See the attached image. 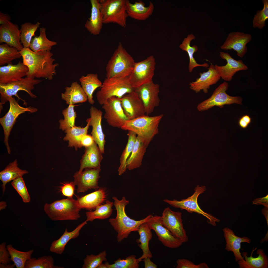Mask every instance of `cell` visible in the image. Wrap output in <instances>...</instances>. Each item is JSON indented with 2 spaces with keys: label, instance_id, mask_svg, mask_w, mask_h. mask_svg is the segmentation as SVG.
Wrapping results in <instances>:
<instances>
[{
  "label": "cell",
  "instance_id": "cell-45",
  "mask_svg": "<svg viewBox=\"0 0 268 268\" xmlns=\"http://www.w3.org/2000/svg\"><path fill=\"white\" fill-rule=\"evenodd\" d=\"M63 267L55 266L54 260L51 256H44L37 259L31 258L27 260L25 268H62Z\"/></svg>",
  "mask_w": 268,
  "mask_h": 268
},
{
  "label": "cell",
  "instance_id": "cell-44",
  "mask_svg": "<svg viewBox=\"0 0 268 268\" xmlns=\"http://www.w3.org/2000/svg\"><path fill=\"white\" fill-rule=\"evenodd\" d=\"M40 23L38 22L35 24L30 22L25 23L21 26V42L24 47H30L32 37L39 27Z\"/></svg>",
  "mask_w": 268,
  "mask_h": 268
},
{
  "label": "cell",
  "instance_id": "cell-63",
  "mask_svg": "<svg viewBox=\"0 0 268 268\" xmlns=\"http://www.w3.org/2000/svg\"><path fill=\"white\" fill-rule=\"evenodd\" d=\"M98 268H107V267L104 264L102 263L100 265Z\"/></svg>",
  "mask_w": 268,
  "mask_h": 268
},
{
  "label": "cell",
  "instance_id": "cell-21",
  "mask_svg": "<svg viewBox=\"0 0 268 268\" xmlns=\"http://www.w3.org/2000/svg\"><path fill=\"white\" fill-rule=\"evenodd\" d=\"M209 67L207 71L200 72L199 78H197L195 81L190 83L191 89L197 93L202 90L204 93H207L210 86L219 81L221 77L214 65L211 64Z\"/></svg>",
  "mask_w": 268,
  "mask_h": 268
},
{
  "label": "cell",
  "instance_id": "cell-36",
  "mask_svg": "<svg viewBox=\"0 0 268 268\" xmlns=\"http://www.w3.org/2000/svg\"><path fill=\"white\" fill-rule=\"evenodd\" d=\"M151 230L149 227L147 222L142 224L139 226L137 232L140 238L137 239L136 242L138 243V245L142 250L143 254L138 259L139 262L142 261L144 258L149 257L151 258L152 255L149 248V242L152 238Z\"/></svg>",
  "mask_w": 268,
  "mask_h": 268
},
{
  "label": "cell",
  "instance_id": "cell-24",
  "mask_svg": "<svg viewBox=\"0 0 268 268\" xmlns=\"http://www.w3.org/2000/svg\"><path fill=\"white\" fill-rule=\"evenodd\" d=\"M28 67L19 61L16 64L12 63L0 67V84H7L20 80L26 76Z\"/></svg>",
  "mask_w": 268,
  "mask_h": 268
},
{
  "label": "cell",
  "instance_id": "cell-43",
  "mask_svg": "<svg viewBox=\"0 0 268 268\" xmlns=\"http://www.w3.org/2000/svg\"><path fill=\"white\" fill-rule=\"evenodd\" d=\"M22 57L20 51L6 43L0 45V66L12 63L14 60Z\"/></svg>",
  "mask_w": 268,
  "mask_h": 268
},
{
  "label": "cell",
  "instance_id": "cell-59",
  "mask_svg": "<svg viewBox=\"0 0 268 268\" xmlns=\"http://www.w3.org/2000/svg\"><path fill=\"white\" fill-rule=\"evenodd\" d=\"M268 207H265L262 210V213L265 218L268 226Z\"/></svg>",
  "mask_w": 268,
  "mask_h": 268
},
{
  "label": "cell",
  "instance_id": "cell-48",
  "mask_svg": "<svg viewBox=\"0 0 268 268\" xmlns=\"http://www.w3.org/2000/svg\"><path fill=\"white\" fill-rule=\"evenodd\" d=\"M106 253L105 250L95 255H87L84 260L82 268H98L104 261H106Z\"/></svg>",
  "mask_w": 268,
  "mask_h": 268
},
{
  "label": "cell",
  "instance_id": "cell-37",
  "mask_svg": "<svg viewBox=\"0 0 268 268\" xmlns=\"http://www.w3.org/2000/svg\"><path fill=\"white\" fill-rule=\"evenodd\" d=\"M79 80L81 87L87 96L89 102L93 104L95 102L93 99V93L97 88L101 87L102 84L98 74L89 73L85 76H82Z\"/></svg>",
  "mask_w": 268,
  "mask_h": 268
},
{
  "label": "cell",
  "instance_id": "cell-19",
  "mask_svg": "<svg viewBox=\"0 0 268 268\" xmlns=\"http://www.w3.org/2000/svg\"><path fill=\"white\" fill-rule=\"evenodd\" d=\"M252 38L251 35L239 31L231 32L221 48L224 50L233 49L238 56L242 58L247 52L246 45L251 41Z\"/></svg>",
  "mask_w": 268,
  "mask_h": 268
},
{
  "label": "cell",
  "instance_id": "cell-17",
  "mask_svg": "<svg viewBox=\"0 0 268 268\" xmlns=\"http://www.w3.org/2000/svg\"><path fill=\"white\" fill-rule=\"evenodd\" d=\"M147 223L151 229L155 231L159 240L166 247L171 248H176L183 244V243L174 237L162 225L161 216L152 215Z\"/></svg>",
  "mask_w": 268,
  "mask_h": 268
},
{
  "label": "cell",
  "instance_id": "cell-39",
  "mask_svg": "<svg viewBox=\"0 0 268 268\" xmlns=\"http://www.w3.org/2000/svg\"><path fill=\"white\" fill-rule=\"evenodd\" d=\"M46 28L41 27L39 29V36L32 39L30 48L35 52L44 51H50L52 46L57 45V42L49 40L46 33Z\"/></svg>",
  "mask_w": 268,
  "mask_h": 268
},
{
  "label": "cell",
  "instance_id": "cell-51",
  "mask_svg": "<svg viewBox=\"0 0 268 268\" xmlns=\"http://www.w3.org/2000/svg\"><path fill=\"white\" fill-rule=\"evenodd\" d=\"M176 268H208V265L205 263H203L198 265L188 260L182 259H178L176 261Z\"/></svg>",
  "mask_w": 268,
  "mask_h": 268
},
{
  "label": "cell",
  "instance_id": "cell-54",
  "mask_svg": "<svg viewBox=\"0 0 268 268\" xmlns=\"http://www.w3.org/2000/svg\"><path fill=\"white\" fill-rule=\"evenodd\" d=\"M94 139L91 135L87 134L84 135L81 140V144L82 147H85L91 145L94 142Z\"/></svg>",
  "mask_w": 268,
  "mask_h": 268
},
{
  "label": "cell",
  "instance_id": "cell-42",
  "mask_svg": "<svg viewBox=\"0 0 268 268\" xmlns=\"http://www.w3.org/2000/svg\"><path fill=\"white\" fill-rule=\"evenodd\" d=\"M128 142L120 158V165L118 170L120 175L124 173L127 169V161L132 152L137 136L135 133L130 131H128Z\"/></svg>",
  "mask_w": 268,
  "mask_h": 268
},
{
  "label": "cell",
  "instance_id": "cell-47",
  "mask_svg": "<svg viewBox=\"0 0 268 268\" xmlns=\"http://www.w3.org/2000/svg\"><path fill=\"white\" fill-rule=\"evenodd\" d=\"M139 262L135 255H132L125 259L119 258L114 261L113 264H110L108 262H106L105 264L107 268H138L139 266Z\"/></svg>",
  "mask_w": 268,
  "mask_h": 268
},
{
  "label": "cell",
  "instance_id": "cell-32",
  "mask_svg": "<svg viewBox=\"0 0 268 268\" xmlns=\"http://www.w3.org/2000/svg\"><path fill=\"white\" fill-rule=\"evenodd\" d=\"M61 97L69 105L84 102L88 100L87 96L82 87L76 82L72 83L70 87H66Z\"/></svg>",
  "mask_w": 268,
  "mask_h": 268
},
{
  "label": "cell",
  "instance_id": "cell-40",
  "mask_svg": "<svg viewBox=\"0 0 268 268\" xmlns=\"http://www.w3.org/2000/svg\"><path fill=\"white\" fill-rule=\"evenodd\" d=\"M113 205V202L107 200L105 203L98 206L94 211L86 212V220L92 222L96 219L103 220L108 218L112 214Z\"/></svg>",
  "mask_w": 268,
  "mask_h": 268
},
{
  "label": "cell",
  "instance_id": "cell-23",
  "mask_svg": "<svg viewBox=\"0 0 268 268\" xmlns=\"http://www.w3.org/2000/svg\"><path fill=\"white\" fill-rule=\"evenodd\" d=\"M20 34L18 25L9 21L0 26V43H4L20 51L24 47L21 42Z\"/></svg>",
  "mask_w": 268,
  "mask_h": 268
},
{
  "label": "cell",
  "instance_id": "cell-28",
  "mask_svg": "<svg viewBox=\"0 0 268 268\" xmlns=\"http://www.w3.org/2000/svg\"><path fill=\"white\" fill-rule=\"evenodd\" d=\"M91 5V16L86 21L85 27L90 33L94 35L100 33L103 24L99 0H90Z\"/></svg>",
  "mask_w": 268,
  "mask_h": 268
},
{
  "label": "cell",
  "instance_id": "cell-22",
  "mask_svg": "<svg viewBox=\"0 0 268 268\" xmlns=\"http://www.w3.org/2000/svg\"><path fill=\"white\" fill-rule=\"evenodd\" d=\"M90 117L88 118L89 126L92 127L91 133L95 142L98 145L102 153H104L105 143V135L101 126L102 112L100 110L92 106L90 109Z\"/></svg>",
  "mask_w": 268,
  "mask_h": 268
},
{
  "label": "cell",
  "instance_id": "cell-58",
  "mask_svg": "<svg viewBox=\"0 0 268 268\" xmlns=\"http://www.w3.org/2000/svg\"><path fill=\"white\" fill-rule=\"evenodd\" d=\"M238 124L240 127L243 129H246L249 125L241 117L239 119Z\"/></svg>",
  "mask_w": 268,
  "mask_h": 268
},
{
  "label": "cell",
  "instance_id": "cell-3",
  "mask_svg": "<svg viewBox=\"0 0 268 268\" xmlns=\"http://www.w3.org/2000/svg\"><path fill=\"white\" fill-rule=\"evenodd\" d=\"M164 115L151 116L145 114L126 121L120 128L130 131L142 138L147 147L154 136L159 132V126Z\"/></svg>",
  "mask_w": 268,
  "mask_h": 268
},
{
  "label": "cell",
  "instance_id": "cell-27",
  "mask_svg": "<svg viewBox=\"0 0 268 268\" xmlns=\"http://www.w3.org/2000/svg\"><path fill=\"white\" fill-rule=\"evenodd\" d=\"M126 10L128 16L136 20L143 21L148 18L153 14L154 9L153 3L149 1L148 6L142 0L132 3L126 0Z\"/></svg>",
  "mask_w": 268,
  "mask_h": 268
},
{
  "label": "cell",
  "instance_id": "cell-61",
  "mask_svg": "<svg viewBox=\"0 0 268 268\" xmlns=\"http://www.w3.org/2000/svg\"><path fill=\"white\" fill-rule=\"evenodd\" d=\"M241 118L249 125L251 122V118L248 115H245L241 117Z\"/></svg>",
  "mask_w": 268,
  "mask_h": 268
},
{
  "label": "cell",
  "instance_id": "cell-16",
  "mask_svg": "<svg viewBox=\"0 0 268 268\" xmlns=\"http://www.w3.org/2000/svg\"><path fill=\"white\" fill-rule=\"evenodd\" d=\"M100 168L95 169L86 168L79 173L75 172L73 176L74 182L77 186L78 193H84L89 190L97 189L99 188L98 181L100 178Z\"/></svg>",
  "mask_w": 268,
  "mask_h": 268
},
{
  "label": "cell",
  "instance_id": "cell-15",
  "mask_svg": "<svg viewBox=\"0 0 268 268\" xmlns=\"http://www.w3.org/2000/svg\"><path fill=\"white\" fill-rule=\"evenodd\" d=\"M143 103L145 114H151L159 104L160 86L153 80L135 89Z\"/></svg>",
  "mask_w": 268,
  "mask_h": 268
},
{
  "label": "cell",
  "instance_id": "cell-18",
  "mask_svg": "<svg viewBox=\"0 0 268 268\" xmlns=\"http://www.w3.org/2000/svg\"><path fill=\"white\" fill-rule=\"evenodd\" d=\"M120 100L124 112L128 120L145 114L142 102L135 90L125 95Z\"/></svg>",
  "mask_w": 268,
  "mask_h": 268
},
{
  "label": "cell",
  "instance_id": "cell-9",
  "mask_svg": "<svg viewBox=\"0 0 268 268\" xmlns=\"http://www.w3.org/2000/svg\"><path fill=\"white\" fill-rule=\"evenodd\" d=\"M155 65V59L152 55L141 61L135 62L128 77L129 81L134 89L152 80Z\"/></svg>",
  "mask_w": 268,
  "mask_h": 268
},
{
  "label": "cell",
  "instance_id": "cell-2",
  "mask_svg": "<svg viewBox=\"0 0 268 268\" xmlns=\"http://www.w3.org/2000/svg\"><path fill=\"white\" fill-rule=\"evenodd\" d=\"M112 198L114 201V205L117 211L116 217L110 218L109 222L114 230L117 233V240L118 242L127 238L132 232L137 231L140 226L142 223L147 222L152 216L148 215L142 219L136 221L129 217L125 210L126 206L129 203L128 200L123 197L119 200L115 197Z\"/></svg>",
  "mask_w": 268,
  "mask_h": 268
},
{
  "label": "cell",
  "instance_id": "cell-62",
  "mask_svg": "<svg viewBox=\"0 0 268 268\" xmlns=\"http://www.w3.org/2000/svg\"><path fill=\"white\" fill-rule=\"evenodd\" d=\"M7 206L6 202L3 201H1L0 203V210L4 209Z\"/></svg>",
  "mask_w": 268,
  "mask_h": 268
},
{
  "label": "cell",
  "instance_id": "cell-20",
  "mask_svg": "<svg viewBox=\"0 0 268 268\" xmlns=\"http://www.w3.org/2000/svg\"><path fill=\"white\" fill-rule=\"evenodd\" d=\"M220 56L226 60L227 64L223 66L214 65L216 69L222 79L226 81H230L236 73L242 70H247L248 67L241 60H236L233 58L228 53L220 52Z\"/></svg>",
  "mask_w": 268,
  "mask_h": 268
},
{
  "label": "cell",
  "instance_id": "cell-34",
  "mask_svg": "<svg viewBox=\"0 0 268 268\" xmlns=\"http://www.w3.org/2000/svg\"><path fill=\"white\" fill-rule=\"evenodd\" d=\"M254 250L252 252L251 256L248 257L247 253L244 252L242 253V256L245 258L244 262L238 261V264L240 268H268V258L263 250L261 249L257 250V254L258 256L256 257H252Z\"/></svg>",
  "mask_w": 268,
  "mask_h": 268
},
{
  "label": "cell",
  "instance_id": "cell-41",
  "mask_svg": "<svg viewBox=\"0 0 268 268\" xmlns=\"http://www.w3.org/2000/svg\"><path fill=\"white\" fill-rule=\"evenodd\" d=\"M6 247L9 253L11 261L16 268H25L26 261L32 258L34 251L33 249L26 252L20 251L10 244L7 245Z\"/></svg>",
  "mask_w": 268,
  "mask_h": 268
},
{
  "label": "cell",
  "instance_id": "cell-1",
  "mask_svg": "<svg viewBox=\"0 0 268 268\" xmlns=\"http://www.w3.org/2000/svg\"><path fill=\"white\" fill-rule=\"evenodd\" d=\"M20 52L23 63L28 69L27 77L32 79L42 78L50 80L53 79L59 64L54 63L55 59L53 58V54L50 51L35 52L30 47H23Z\"/></svg>",
  "mask_w": 268,
  "mask_h": 268
},
{
  "label": "cell",
  "instance_id": "cell-57",
  "mask_svg": "<svg viewBox=\"0 0 268 268\" xmlns=\"http://www.w3.org/2000/svg\"><path fill=\"white\" fill-rule=\"evenodd\" d=\"M150 258L146 257L143 260L144 263L145 268H157V265L153 263L150 260Z\"/></svg>",
  "mask_w": 268,
  "mask_h": 268
},
{
  "label": "cell",
  "instance_id": "cell-60",
  "mask_svg": "<svg viewBox=\"0 0 268 268\" xmlns=\"http://www.w3.org/2000/svg\"><path fill=\"white\" fill-rule=\"evenodd\" d=\"M15 267V266L14 263L12 264L10 263L7 264L0 263V268H13Z\"/></svg>",
  "mask_w": 268,
  "mask_h": 268
},
{
  "label": "cell",
  "instance_id": "cell-46",
  "mask_svg": "<svg viewBox=\"0 0 268 268\" xmlns=\"http://www.w3.org/2000/svg\"><path fill=\"white\" fill-rule=\"evenodd\" d=\"M74 105H69L68 107L64 109L62 113L64 119H60L59 121V128L63 131L70 128L75 126L76 114L74 109Z\"/></svg>",
  "mask_w": 268,
  "mask_h": 268
},
{
  "label": "cell",
  "instance_id": "cell-26",
  "mask_svg": "<svg viewBox=\"0 0 268 268\" xmlns=\"http://www.w3.org/2000/svg\"><path fill=\"white\" fill-rule=\"evenodd\" d=\"M102 153L98 145L94 142L91 146L85 147L84 153L80 161L79 173L86 168H100L103 159Z\"/></svg>",
  "mask_w": 268,
  "mask_h": 268
},
{
  "label": "cell",
  "instance_id": "cell-55",
  "mask_svg": "<svg viewBox=\"0 0 268 268\" xmlns=\"http://www.w3.org/2000/svg\"><path fill=\"white\" fill-rule=\"evenodd\" d=\"M252 202L254 204H261L265 207H268V195L264 197L256 199L252 201Z\"/></svg>",
  "mask_w": 268,
  "mask_h": 268
},
{
  "label": "cell",
  "instance_id": "cell-8",
  "mask_svg": "<svg viewBox=\"0 0 268 268\" xmlns=\"http://www.w3.org/2000/svg\"><path fill=\"white\" fill-rule=\"evenodd\" d=\"M10 105L9 110L5 115L0 119V123L4 132V142L8 154L11 151L8 143L9 137L11 130L18 116L26 112L33 113L36 112L37 109L31 106L24 107L20 106L14 98L10 97L8 99Z\"/></svg>",
  "mask_w": 268,
  "mask_h": 268
},
{
  "label": "cell",
  "instance_id": "cell-53",
  "mask_svg": "<svg viewBox=\"0 0 268 268\" xmlns=\"http://www.w3.org/2000/svg\"><path fill=\"white\" fill-rule=\"evenodd\" d=\"M60 189L62 194L69 198H72L75 189V185L73 182L63 183Z\"/></svg>",
  "mask_w": 268,
  "mask_h": 268
},
{
  "label": "cell",
  "instance_id": "cell-56",
  "mask_svg": "<svg viewBox=\"0 0 268 268\" xmlns=\"http://www.w3.org/2000/svg\"><path fill=\"white\" fill-rule=\"evenodd\" d=\"M11 17L7 14H4L0 11V25L5 24L9 21H10Z\"/></svg>",
  "mask_w": 268,
  "mask_h": 268
},
{
  "label": "cell",
  "instance_id": "cell-13",
  "mask_svg": "<svg viewBox=\"0 0 268 268\" xmlns=\"http://www.w3.org/2000/svg\"><path fill=\"white\" fill-rule=\"evenodd\" d=\"M161 218L162 225L174 237L183 243L188 241V237L183 227L181 212L173 211L168 207L164 210Z\"/></svg>",
  "mask_w": 268,
  "mask_h": 268
},
{
  "label": "cell",
  "instance_id": "cell-33",
  "mask_svg": "<svg viewBox=\"0 0 268 268\" xmlns=\"http://www.w3.org/2000/svg\"><path fill=\"white\" fill-rule=\"evenodd\" d=\"M86 121L87 124L84 127L75 126L64 131L66 134L63 140L68 141V147H74L76 150L82 147L81 144L82 138L84 135L87 134L90 126L88 119Z\"/></svg>",
  "mask_w": 268,
  "mask_h": 268
},
{
  "label": "cell",
  "instance_id": "cell-10",
  "mask_svg": "<svg viewBox=\"0 0 268 268\" xmlns=\"http://www.w3.org/2000/svg\"><path fill=\"white\" fill-rule=\"evenodd\" d=\"M206 190L205 186H200L199 185H198L194 189L195 191L194 194L186 199L180 201L166 199L164 200L163 201L174 207L185 210L190 213L195 212L201 214L208 219L209 224L215 226L216 225V222H219L220 220L211 214L203 211L200 207L198 203V196L203 193Z\"/></svg>",
  "mask_w": 268,
  "mask_h": 268
},
{
  "label": "cell",
  "instance_id": "cell-14",
  "mask_svg": "<svg viewBox=\"0 0 268 268\" xmlns=\"http://www.w3.org/2000/svg\"><path fill=\"white\" fill-rule=\"evenodd\" d=\"M104 116L108 125L112 127L121 128L128 120L122 107L120 99L115 97L108 99L102 105Z\"/></svg>",
  "mask_w": 268,
  "mask_h": 268
},
{
  "label": "cell",
  "instance_id": "cell-5",
  "mask_svg": "<svg viewBox=\"0 0 268 268\" xmlns=\"http://www.w3.org/2000/svg\"><path fill=\"white\" fill-rule=\"evenodd\" d=\"M81 209L77 200L72 198L46 203L44 207L46 214L53 221L77 220L81 217Z\"/></svg>",
  "mask_w": 268,
  "mask_h": 268
},
{
  "label": "cell",
  "instance_id": "cell-52",
  "mask_svg": "<svg viewBox=\"0 0 268 268\" xmlns=\"http://www.w3.org/2000/svg\"><path fill=\"white\" fill-rule=\"evenodd\" d=\"M11 261L9 253L6 245L3 242L0 244V263L4 264L10 263Z\"/></svg>",
  "mask_w": 268,
  "mask_h": 268
},
{
  "label": "cell",
  "instance_id": "cell-4",
  "mask_svg": "<svg viewBox=\"0 0 268 268\" xmlns=\"http://www.w3.org/2000/svg\"><path fill=\"white\" fill-rule=\"evenodd\" d=\"M135 63L133 57L119 42L106 65V77H129L134 69Z\"/></svg>",
  "mask_w": 268,
  "mask_h": 268
},
{
  "label": "cell",
  "instance_id": "cell-30",
  "mask_svg": "<svg viewBox=\"0 0 268 268\" xmlns=\"http://www.w3.org/2000/svg\"><path fill=\"white\" fill-rule=\"evenodd\" d=\"M87 224L86 220L78 225L73 231L69 232L66 228L62 235L58 239L53 241L49 248L50 251L57 254H62L65 250L66 246L72 239H75L79 235L83 227Z\"/></svg>",
  "mask_w": 268,
  "mask_h": 268
},
{
  "label": "cell",
  "instance_id": "cell-12",
  "mask_svg": "<svg viewBox=\"0 0 268 268\" xmlns=\"http://www.w3.org/2000/svg\"><path fill=\"white\" fill-rule=\"evenodd\" d=\"M229 87L228 83L224 82L214 91L211 97L198 105L197 108L199 111L207 110L216 106L222 108L226 104L233 103L241 104L242 98L239 96H230L226 93Z\"/></svg>",
  "mask_w": 268,
  "mask_h": 268
},
{
  "label": "cell",
  "instance_id": "cell-11",
  "mask_svg": "<svg viewBox=\"0 0 268 268\" xmlns=\"http://www.w3.org/2000/svg\"><path fill=\"white\" fill-rule=\"evenodd\" d=\"M41 81L26 77L20 80L7 84H0V105L4 104L8 101L10 97L13 96L20 99L17 93L21 90L26 92L31 98H36L37 96L32 91L34 89V86L39 84Z\"/></svg>",
  "mask_w": 268,
  "mask_h": 268
},
{
  "label": "cell",
  "instance_id": "cell-7",
  "mask_svg": "<svg viewBox=\"0 0 268 268\" xmlns=\"http://www.w3.org/2000/svg\"><path fill=\"white\" fill-rule=\"evenodd\" d=\"M126 0H100V10L103 24L116 23L125 28L128 17L126 10Z\"/></svg>",
  "mask_w": 268,
  "mask_h": 268
},
{
  "label": "cell",
  "instance_id": "cell-29",
  "mask_svg": "<svg viewBox=\"0 0 268 268\" xmlns=\"http://www.w3.org/2000/svg\"><path fill=\"white\" fill-rule=\"evenodd\" d=\"M107 194L104 189L99 188L95 191L80 197L77 200L81 209L88 210L95 209L98 206L102 204L106 201Z\"/></svg>",
  "mask_w": 268,
  "mask_h": 268
},
{
  "label": "cell",
  "instance_id": "cell-38",
  "mask_svg": "<svg viewBox=\"0 0 268 268\" xmlns=\"http://www.w3.org/2000/svg\"><path fill=\"white\" fill-rule=\"evenodd\" d=\"M195 38V36L192 34H189L186 37L184 38L181 43L179 45V47L182 50L186 51L187 53L189 58L188 69L189 72H191L194 68L198 67H209V64L205 63L202 64H198L194 57V54L198 51V48L196 45L191 46L190 44L191 41Z\"/></svg>",
  "mask_w": 268,
  "mask_h": 268
},
{
  "label": "cell",
  "instance_id": "cell-49",
  "mask_svg": "<svg viewBox=\"0 0 268 268\" xmlns=\"http://www.w3.org/2000/svg\"><path fill=\"white\" fill-rule=\"evenodd\" d=\"M264 7L261 10L257 11L253 20L254 28L262 29L265 25L266 21L268 19V0H262Z\"/></svg>",
  "mask_w": 268,
  "mask_h": 268
},
{
  "label": "cell",
  "instance_id": "cell-31",
  "mask_svg": "<svg viewBox=\"0 0 268 268\" xmlns=\"http://www.w3.org/2000/svg\"><path fill=\"white\" fill-rule=\"evenodd\" d=\"M147 147L143 140L137 136L132 152L127 161V169L132 170L141 166Z\"/></svg>",
  "mask_w": 268,
  "mask_h": 268
},
{
  "label": "cell",
  "instance_id": "cell-6",
  "mask_svg": "<svg viewBox=\"0 0 268 268\" xmlns=\"http://www.w3.org/2000/svg\"><path fill=\"white\" fill-rule=\"evenodd\" d=\"M134 90L129 81L128 77L106 78L97 93V99L99 104L102 105L111 97H115L120 99Z\"/></svg>",
  "mask_w": 268,
  "mask_h": 268
},
{
  "label": "cell",
  "instance_id": "cell-50",
  "mask_svg": "<svg viewBox=\"0 0 268 268\" xmlns=\"http://www.w3.org/2000/svg\"><path fill=\"white\" fill-rule=\"evenodd\" d=\"M11 184L21 197L24 202L27 203L30 201V196L22 176L19 177L13 180Z\"/></svg>",
  "mask_w": 268,
  "mask_h": 268
},
{
  "label": "cell",
  "instance_id": "cell-25",
  "mask_svg": "<svg viewBox=\"0 0 268 268\" xmlns=\"http://www.w3.org/2000/svg\"><path fill=\"white\" fill-rule=\"evenodd\" d=\"M222 230L226 241L225 250L233 253L236 262L244 261V258L240 252L241 244L242 242L250 243L251 239L247 237H241L236 236L231 229L228 227L224 228Z\"/></svg>",
  "mask_w": 268,
  "mask_h": 268
},
{
  "label": "cell",
  "instance_id": "cell-35",
  "mask_svg": "<svg viewBox=\"0 0 268 268\" xmlns=\"http://www.w3.org/2000/svg\"><path fill=\"white\" fill-rule=\"evenodd\" d=\"M28 173L27 171L22 170L18 167L17 159L10 163L5 168L0 172V180L2 182L3 193L5 190L6 184L17 178Z\"/></svg>",
  "mask_w": 268,
  "mask_h": 268
}]
</instances>
